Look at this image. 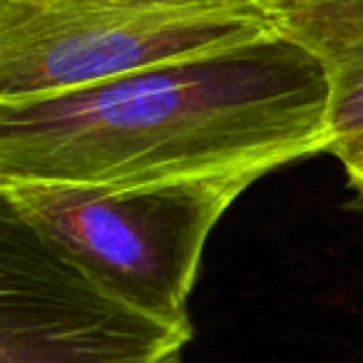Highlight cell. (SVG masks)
Returning <instances> with one entry per match:
<instances>
[{
    "label": "cell",
    "mask_w": 363,
    "mask_h": 363,
    "mask_svg": "<svg viewBox=\"0 0 363 363\" xmlns=\"http://www.w3.org/2000/svg\"><path fill=\"white\" fill-rule=\"evenodd\" d=\"M192 333L107 291L0 199V363H182Z\"/></svg>",
    "instance_id": "277c9868"
},
{
    "label": "cell",
    "mask_w": 363,
    "mask_h": 363,
    "mask_svg": "<svg viewBox=\"0 0 363 363\" xmlns=\"http://www.w3.org/2000/svg\"><path fill=\"white\" fill-rule=\"evenodd\" d=\"M259 172L145 182H16L0 199L40 237L122 301L172 323H187L212 229L259 182Z\"/></svg>",
    "instance_id": "7a4b0ae2"
},
{
    "label": "cell",
    "mask_w": 363,
    "mask_h": 363,
    "mask_svg": "<svg viewBox=\"0 0 363 363\" xmlns=\"http://www.w3.org/2000/svg\"><path fill=\"white\" fill-rule=\"evenodd\" d=\"M333 157L343 164L348 187L356 192V197L361 199V204H363V137H358L356 142H351L348 147L338 150Z\"/></svg>",
    "instance_id": "8992f818"
},
{
    "label": "cell",
    "mask_w": 363,
    "mask_h": 363,
    "mask_svg": "<svg viewBox=\"0 0 363 363\" xmlns=\"http://www.w3.org/2000/svg\"><path fill=\"white\" fill-rule=\"evenodd\" d=\"M150 6H207V8H237V6H264L267 0H130Z\"/></svg>",
    "instance_id": "52a82bcc"
},
{
    "label": "cell",
    "mask_w": 363,
    "mask_h": 363,
    "mask_svg": "<svg viewBox=\"0 0 363 363\" xmlns=\"http://www.w3.org/2000/svg\"><path fill=\"white\" fill-rule=\"evenodd\" d=\"M328 80L272 33L207 55L0 102V184H145L267 172L328 152Z\"/></svg>",
    "instance_id": "6da1fadb"
},
{
    "label": "cell",
    "mask_w": 363,
    "mask_h": 363,
    "mask_svg": "<svg viewBox=\"0 0 363 363\" xmlns=\"http://www.w3.org/2000/svg\"><path fill=\"white\" fill-rule=\"evenodd\" d=\"M274 30L306 48L328 80V152L363 137V0H267Z\"/></svg>",
    "instance_id": "5b68a950"
},
{
    "label": "cell",
    "mask_w": 363,
    "mask_h": 363,
    "mask_svg": "<svg viewBox=\"0 0 363 363\" xmlns=\"http://www.w3.org/2000/svg\"><path fill=\"white\" fill-rule=\"evenodd\" d=\"M267 6L0 0V102H21L272 35Z\"/></svg>",
    "instance_id": "3957f363"
}]
</instances>
